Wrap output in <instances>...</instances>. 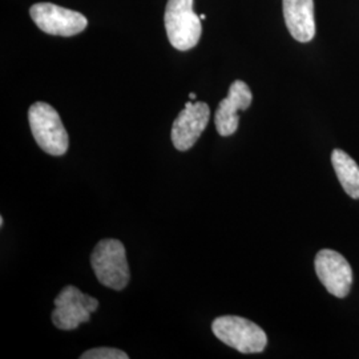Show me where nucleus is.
Returning <instances> with one entry per match:
<instances>
[{"mask_svg": "<svg viewBox=\"0 0 359 359\" xmlns=\"http://www.w3.org/2000/svg\"><path fill=\"white\" fill-rule=\"evenodd\" d=\"M316 273L330 294L345 298L353 283V270L346 258L330 249L318 252L314 261Z\"/></svg>", "mask_w": 359, "mask_h": 359, "instance_id": "7", "label": "nucleus"}, {"mask_svg": "<svg viewBox=\"0 0 359 359\" xmlns=\"http://www.w3.org/2000/svg\"><path fill=\"white\" fill-rule=\"evenodd\" d=\"M164 23L170 44L179 51H188L201 38V19L193 11V0H168Z\"/></svg>", "mask_w": 359, "mask_h": 359, "instance_id": "3", "label": "nucleus"}, {"mask_svg": "<svg viewBox=\"0 0 359 359\" xmlns=\"http://www.w3.org/2000/svg\"><path fill=\"white\" fill-rule=\"evenodd\" d=\"M212 330L221 342L243 354L261 353L268 344L265 332L255 322L243 317H218L212 323Z\"/></svg>", "mask_w": 359, "mask_h": 359, "instance_id": "4", "label": "nucleus"}, {"mask_svg": "<svg viewBox=\"0 0 359 359\" xmlns=\"http://www.w3.org/2000/svg\"><path fill=\"white\" fill-rule=\"evenodd\" d=\"M283 18L290 35L299 43L316 36L314 0H283Z\"/></svg>", "mask_w": 359, "mask_h": 359, "instance_id": "10", "label": "nucleus"}, {"mask_svg": "<svg viewBox=\"0 0 359 359\" xmlns=\"http://www.w3.org/2000/svg\"><path fill=\"white\" fill-rule=\"evenodd\" d=\"M99 308V301L84 294L75 286H65L55 299L52 322L60 330H75L80 323L90 321V313Z\"/></svg>", "mask_w": 359, "mask_h": 359, "instance_id": "6", "label": "nucleus"}, {"mask_svg": "<svg viewBox=\"0 0 359 359\" xmlns=\"http://www.w3.org/2000/svg\"><path fill=\"white\" fill-rule=\"evenodd\" d=\"M196 97H197V96H196V93H189V99H191V100H194V99H196Z\"/></svg>", "mask_w": 359, "mask_h": 359, "instance_id": "13", "label": "nucleus"}, {"mask_svg": "<svg viewBox=\"0 0 359 359\" xmlns=\"http://www.w3.org/2000/svg\"><path fill=\"white\" fill-rule=\"evenodd\" d=\"M332 164L344 191L351 197L359 200L358 164L344 151L335 149L332 154Z\"/></svg>", "mask_w": 359, "mask_h": 359, "instance_id": "11", "label": "nucleus"}, {"mask_svg": "<svg viewBox=\"0 0 359 359\" xmlns=\"http://www.w3.org/2000/svg\"><path fill=\"white\" fill-rule=\"evenodd\" d=\"M210 109L203 102L185 104V108L176 117L172 127V142L180 152L189 151L200 139L209 123Z\"/></svg>", "mask_w": 359, "mask_h": 359, "instance_id": "8", "label": "nucleus"}, {"mask_svg": "<svg viewBox=\"0 0 359 359\" xmlns=\"http://www.w3.org/2000/svg\"><path fill=\"white\" fill-rule=\"evenodd\" d=\"M28 121L35 142L46 154L63 156L67 152L68 133L53 107L43 102L32 104L28 111Z\"/></svg>", "mask_w": 359, "mask_h": 359, "instance_id": "2", "label": "nucleus"}, {"mask_svg": "<svg viewBox=\"0 0 359 359\" xmlns=\"http://www.w3.org/2000/svg\"><path fill=\"white\" fill-rule=\"evenodd\" d=\"M81 359H128V355L117 348H111V347H99V348H92L81 354Z\"/></svg>", "mask_w": 359, "mask_h": 359, "instance_id": "12", "label": "nucleus"}, {"mask_svg": "<svg viewBox=\"0 0 359 359\" xmlns=\"http://www.w3.org/2000/svg\"><path fill=\"white\" fill-rule=\"evenodd\" d=\"M205 15H204V13H201V15H200V19H201V20H205Z\"/></svg>", "mask_w": 359, "mask_h": 359, "instance_id": "14", "label": "nucleus"}, {"mask_svg": "<svg viewBox=\"0 0 359 359\" xmlns=\"http://www.w3.org/2000/svg\"><path fill=\"white\" fill-rule=\"evenodd\" d=\"M90 265L99 283L114 289L123 290L129 283L128 261L126 248L116 238H105L95 246L90 255Z\"/></svg>", "mask_w": 359, "mask_h": 359, "instance_id": "1", "label": "nucleus"}, {"mask_svg": "<svg viewBox=\"0 0 359 359\" xmlns=\"http://www.w3.org/2000/svg\"><path fill=\"white\" fill-rule=\"evenodd\" d=\"M29 15L43 32L55 36H75L88 26V20L83 13L52 3L34 4L29 8Z\"/></svg>", "mask_w": 359, "mask_h": 359, "instance_id": "5", "label": "nucleus"}, {"mask_svg": "<svg viewBox=\"0 0 359 359\" xmlns=\"http://www.w3.org/2000/svg\"><path fill=\"white\" fill-rule=\"evenodd\" d=\"M3 224H4V219L1 217L0 218V226H3Z\"/></svg>", "mask_w": 359, "mask_h": 359, "instance_id": "15", "label": "nucleus"}, {"mask_svg": "<svg viewBox=\"0 0 359 359\" xmlns=\"http://www.w3.org/2000/svg\"><path fill=\"white\" fill-rule=\"evenodd\" d=\"M253 102V95L249 86L243 80H236L229 87L228 97L221 100L218 104L215 124L217 128L218 135L226 137L231 136L240 123L238 111H245L250 107Z\"/></svg>", "mask_w": 359, "mask_h": 359, "instance_id": "9", "label": "nucleus"}]
</instances>
